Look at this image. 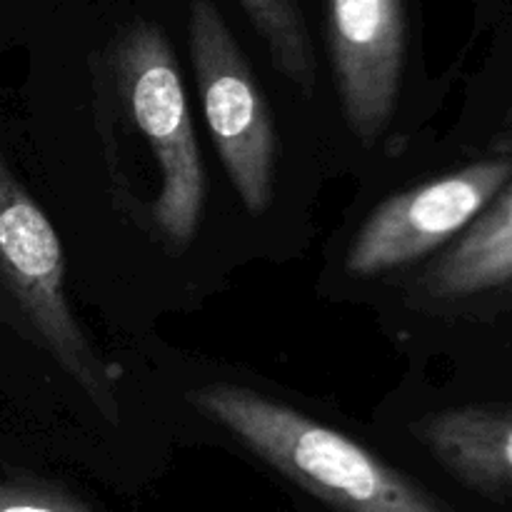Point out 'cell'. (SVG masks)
<instances>
[{
  "label": "cell",
  "instance_id": "cell-6",
  "mask_svg": "<svg viewBox=\"0 0 512 512\" xmlns=\"http://www.w3.org/2000/svg\"><path fill=\"white\" fill-rule=\"evenodd\" d=\"M330 55L345 120L375 140L398 105L405 58L403 0H328Z\"/></svg>",
  "mask_w": 512,
  "mask_h": 512
},
{
  "label": "cell",
  "instance_id": "cell-9",
  "mask_svg": "<svg viewBox=\"0 0 512 512\" xmlns=\"http://www.w3.org/2000/svg\"><path fill=\"white\" fill-rule=\"evenodd\" d=\"M240 5L268 45L275 68L290 83L298 85L305 95L313 93L315 63L298 3L295 0H240Z\"/></svg>",
  "mask_w": 512,
  "mask_h": 512
},
{
  "label": "cell",
  "instance_id": "cell-2",
  "mask_svg": "<svg viewBox=\"0 0 512 512\" xmlns=\"http://www.w3.org/2000/svg\"><path fill=\"white\" fill-rule=\"evenodd\" d=\"M115 83L155 163L158 193L150 223L170 248H185L203 215L205 173L178 63L158 25L140 20L120 35Z\"/></svg>",
  "mask_w": 512,
  "mask_h": 512
},
{
  "label": "cell",
  "instance_id": "cell-10",
  "mask_svg": "<svg viewBox=\"0 0 512 512\" xmlns=\"http://www.w3.org/2000/svg\"><path fill=\"white\" fill-rule=\"evenodd\" d=\"M0 512H98L58 485L40 480L0 483Z\"/></svg>",
  "mask_w": 512,
  "mask_h": 512
},
{
  "label": "cell",
  "instance_id": "cell-8",
  "mask_svg": "<svg viewBox=\"0 0 512 512\" xmlns=\"http://www.w3.org/2000/svg\"><path fill=\"white\" fill-rule=\"evenodd\" d=\"M430 268L428 288L443 298L483 293L512 280V185Z\"/></svg>",
  "mask_w": 512,
  "mask_h": 512
},
{
  "label": "cell",
  "instance_id": "cell-7",
  "mask_svg": "<svg viewBox=\"0 0 512 512\" xmlns=\"http://www.w3.org/2000/svg\"><path fill=\"white\" fill-rule=\"evenodd\" d=\"M413 435L455 480L512 503V410H443L418 420Z\"/></svg>",
  "mask_w": 512,
  "mask_h": 512
},
{
  "label": "cell",
  "instance_id": "cell-5",
  "mask_svg": "<svg viewBox=\"0 0 512 512\" xmlns=\"http://www.w3.org/2000/svg\"><path fill=\"white\" fill-rule=\"evenodd\" d=\"M510 175V160H483L393 195L358 230L345 265L358 278H370L415 263L468 228Z\"/></svg>",
  "mask_w": 512,
  "mask_h": 512
},
{
  "label": "cell",
  "instance_id": "cell-3",
  "mask_svg": "<svg viewBox=\"0 0 512 512\" xmlns=\"http://www.w3.org/2000/svg\"><path fill=\"white\" fill-rule=\"evenodd\" d=\"M0 285L40 345L98 403L118 415L110 373L85 338L65 293L60 238L33 195L0 163Z\"/></svg>",
  "mask_w": 512,
  "mask_h": 512
},
{
  "label": "cell",
  "instance_id": "cell-4",
  "mask_svg": "<svg viewBox=\"0 0 512 512\" xmlns=\"http://www.w3.org/2000/svg\"><path fill=\"white\" fill-rule=\"evenodd\" d=\"M190 53L210 138L253 215L273 203L278 133L273 115L213 0H190Z\"/></svg>",
  "mask_w": 512,
  "mask_h": 512
},
{
  "label": "cell",
  "instance_id": "cell-1",
  "mask_svg": "<svg viewBox=\"0 0 512 512\" xmlns=\"http://www.w3.org/2000/svg\"><path fill=\"white\" fill-rule=\"evenodd\" d=\"M188 400L333 512H448L405 473L268 395L218 383Z\"/></svg>",
  "mask_w": 512,
  "mask_h": 512
}]
</instances>
